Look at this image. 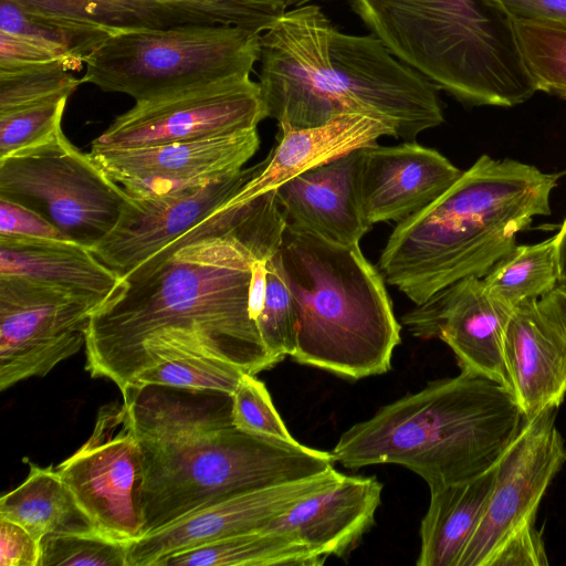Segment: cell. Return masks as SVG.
I'll return each mask as SVG.
<instances>
[{"label": "cell", "instance_id": "6da1fadb", "mask_svg": "<svg viewBox=\"0 0 566 566\" xmlns=\"http://www.w3.org/2000/svg\"><path fill=\"white\" fill-rule=\"evenodd\" d=\"M286 219L276 190L229 201L126 274L93 314L85 369L119 390L181 358L256 375L275 366L252 313L256 263L280 244Z\"/></svg>", "mask_w": 566, "mask_h": 566}, {"label": "cell", "instance_id": "7a4b0ae2", "mask_svg": "<svg viewBox=\"0 0 566 566\" xmlns=\"http://www.w3.org/2000/svg\"><path fill=\"white\" fill-rule=\"evenodd\" d=\"M120 392L143 457V536L206 505L306 479L335 462L331 452L239 429L226 391L145 384Z\"/></svg>", "mask_w": 566, "mask_h": 566}, {"label": "cell", "instance_id": "3957f363", "mask_svg": "<svg viewBox=\"0 0 566 566\" xmlns=\"http://www.w3.org/2000/svg\"><path fill=\"white\" fill-rule=\"evenodd\" d=\"M558 174L482 155L433 202L397 223L378 269L413 304L483 277L535 217L551 214Z\"/></svg>", "mask_w": 566, "mask_h": 566}, {"label": "cell", "instance_id": "277c9868", "mask_svg": "<svg viewBox=\"0 0 566 566\" xmlns=\"http://www.w3.org/2000/svg\"><path fill=\"white\" fill-rule=\"evenodd\" d=\"M523 422L507 388L461 370L354 424L331 453L348 469L402 465L434 490L468 481L495 465Z\"/></svg>", "mask_w": 566, "mask_h": 566}, {"label": "cell", "instance_id": "5b68a950", "mask_svg": "<svg viewBox=\"0 0 566 566\" xmlns=\"http://www.w3.org/2000/svg\"><path fill=\"white\" fill-rule=\"evenodd\" d=\"M279 258L297 312L292 358L350 379L387 373L401 326L359 244H335L286 222Z\"/></svg>", "mask_w": 566, "mask_h": 566}, {"label": "cell", "instance_id": "8992f818", "mask_svg": "<svg viewBox=\"0 0 566 566\" xmlns=\"http://www.w3.org/2000/svg\"><path fill=\"white\" fill-rule=\"evenodd\" d=\"M400 61L468 106L514 107L537 91L497 0H352Z\"/></svg>", "mask_w": 566, "mask_h": 566}, {"label": "cell", "instance_id": "52a82bcc", "mask_svg": "<svg viewBox=\"0 0 566 566\" xmlns=\"http://www.w3.org/2000/svg\"><path fill=\"white\" fill-rule=\"evenodd\" d=\"M260 36L232 25L118 31L84 60L81 82L142 102L250 76L260 60Z\"/></svg>", "mask_w": 566, "mask_h": 566}, {"label": "cell", "instance_id": "ba28073f", "mask_svg": "<svg viewBox=\"0 0 566 566\" xmlns=\"http://www.w3.org/2000/svg\"><path fill=\"white\" fill-rule=\"evenodd\" d=\"M439 87L395 56L374 34L354 35L332 29L323 75L307 127L346 113L388 124L395 138L413 142L444 120Z\"/></svg>", "mask_w": 566, "mask_h": 566}, {"label": "cell", "instance_id": "9c48e42d", "mask_svg": "<svg viewBox=\"0 0 566 566\" xmlns=\"http://www.w3.org/2000/svg\"><path fill=\"white\" fill-rule=\"evenodd\" d=\"M556 411L525 419L501 457L483 516L458 566L548 564L535 521L548 486L566 463Z\"/></svg>", "mask_w": 566, "mask_h": 566}, {"label": "cell", "instance_id": "30bf717a", "mask_svg": "<svg viewBox=\"0 0 566 566\" xmlns=\"http://www.w3.org/2000/svg\"><path fill=\"white\" fill-rule=\"evenodd\" d=\"M0 197L38 211L69 240L88 248L116 227L133 200L62 128L0 159Z\"/></svg>", "mask_w": 566, "mask_h": 566}, {"label": "cell", "instance_id": "8fae6325", "mask_svg": "<svg viewBox=\"0 0 566 566\" xmlns=\"http://www.w3.org/2000/svg\"><path fill=\"white\" fill-rule=\"evenodd\" d=\"M55 470L101 533L143 536V457L124 402L101 407L91 437Z\"/></svg>", "mask_w": 566, "mask_h": 566}, {"label": "cell", "instance_id": "7c38bea8", "mask_svg": "<svg viewBox=\"0 0 566 566\" xmlns=\"http://www.w3.org/2000/svg\"><path fill=\"white\" fill-rule=\"evenodd\" d=\"M96 310L59 289L0 275V389L43 377L76 354Z\"/></svg>", "mask_w": 566, "mask_h": 566}, {"label": "cell", "instance_id": "4fadbf2b", "mask_svg": "<svg viewBox=\"0 0 566 566\" xmlns=\"http://www.w3.org/2000/svg\"><path fill=\"white\" fill-rule=\"evenodd\" d=\"M268 118L260 85L238 76L136 102L92 145L149 146L254 129Z\"/></svg>", "mask_w": 566, "mask_h": 566}, {"label": "cell", "instance_id": "5bb4252c", "mask_svg": "<svg viewBox=\"0 0 566 566\" xmlns=\"http://www.w3.org/2000/svg\"><path fill=\"white\" fill-rule=\"evenodd\" d=\"M260 146L256 128L136 147L92 145L104 172L133 199L175 195L240 170Z\"/></svg>", "mask_w": 566, "mask_h": 566}, {"label": "cell", "instance_id": "9a60e30c", "mask_svg": "<svg viewBox=\"0 0 566 566\" xmlns=\"http://www.w3.org/2000/svg\"><path fill=\"white\" fill-rule=\"evenodd\" d=\"M512 311L491 295L481 277L469 276L416 304L401 323L415 337L446 343L461 370L490 378L512 392L505 357Z\"/></svg>", "mask_w": 566, "mask_h": 566}, {"label": "cell", "instance_id": "2e32d148", "mask_svg": "<svg viewBox=\"0 0 566 566\" xmlns=\"http://www.w3.org/2000/svg\"><path fill=\"white\" fill-rule=\"evenodd\" d=\"M343 475L332 467L306 479L250 491L200 507L130 542L126 566H155L158 560L180 551L262 531L298 502L337 483Z\"/></svg>", "mask_w": 566, "mask_h": 566}, {"label": "cell", "instance_id": "e0dca14e", "mask_svg": "<svg viewBox=\"0 0 566 566\" xmlns=\"http://www.w3.org/2000/svg\"><path fill=\"white\" fill-rule=\"evenodd\" d=\"M261 163L175 195L133 199L116 227L91 248L120 279L163 247L229 202Z\"/></svg>", "mask_w": 566, "mask_h": 566}, {"label": "cell", "instance_id": "ac0fdd59", "mask_svg": "<svg viewBox=\"0 0 566 566\" xmlns=\"http://www.w3.org/2000/svg\"><path fill=\"white\" fill-rule=\"evenodd\" d=\"M112 31L232 25L262 34L287 10L283 0H14Z\"/></svg>", "mask_w": 566, "mask_h": 566}, {"label": "cell", "instance_id": "d6986e66", "mask_svg": "<svg viewBox=\"0 0 566 566\" xmlns=\"http://www.w3.org/2000/svg\"><path fill=\"white\" fill-rule=\"evenodd\" d=\"M462 174L438 150L418 143L359 149L358 182L367 222L397 223L422 210Z\"/></svg>", "mask_w": 566, "mask_h": 566}, {"label": "cell", "instance_id": "ffe728a7", "mask_svg": "<svg viewBox=\"0 0 566 566\" xmlns=\"http://www.w3.org/2000/svg\"><path fill=\"white\" fill-rule=\"evenodd\" d=\"M359 149L308 169L276 189L286 222L328 242L359 244L370 230L360 203Z\"/></svg>", "mask_w": 566, "mask_h": 566}, {"label": "cell", "instance_id": "44dd1931", "mask_svg": "<svg viewBox=\"0 0 566 566\" xmlns=\"http://www.w3.org/2000/svg\"><path fill=\"white\" fill-rule=\"evenodd\" d=\"M505 357L512 394L524 420L559 408L566 397V339L539 298L513 308Z\"/></svg>", "mask_w": 566, "mask_h": 566}, {"label": "cell", "instance_id": "7402d4cb", "mask_svg": "<svg viewBox=\"0 0 566 566\" xmlns=\"http://www.w3.org/2000/svg\"><path fill=\"white\" fill-rule=\"evenodd\" d=\"M382 484L375 476L343 475L274 518L264 530L293 535L317 554L343 557L375 522Z\"/></svg>", "mask_w": 566, "mask_h": 566}, {"label": "cell", "instance_id": "603a6c76", "mask_svg": "<svg viewBox=\"0 0 566 566\" xmlns=\"http://www.w3.org/2000/svg\"><path fill=\"white\" fill-rule=\"evenodd\" d=\"M384 136L395 137L388 124L358 113L340 114L315 127L281 129L279 144L265 158L262 169L231 201L242 202L275 190L297 175L376 144Z\"/></svg>", "mask_w": 566, "mask_h": 566}, {"label": "cell", "instance_id": "cb8c5ba5", "mask_svg": "<svg viewBox=\"0 0 566 566\" xmlns=\"http://www.w3.org/2000/svg\"><path fill=\"white\" fill-rule=\"evenodd\" d=\"M0 275L42 283L91 301L97 308L122 279L91 248L71 240L0 237Z\"/></svg>", "mask_w": 566, "mask_h": 566}, {"label": "cell", "instance_id": "d4e9b609", "mask_svg": "<svg viewBox=\"0 0 566 566\" xmlns=\"http://www.w3.org/2000/svg\"><path fill=\"white\" fill-rule=\"evenodd\" d=\"M496 467L464 482L430 490L420 524L418 566H458L486 507Z\"/></svg>", "mask_w": 566, "mask_h": 566}, {"label": "cell", "instance_id": "484cf974", "mask_svg": "<svg viewBox=\"0 0 566 566\" xmlns=\"http://www.w3.org/2000/svg\"><path fill=\"white\" fill-rule=\"evenodd\" d=\"M27 479L0 500V517L25 528L39 543L51 534L99 532L52 467L29 462Z\"/></svg>", "mask_w": 566, "mask_h": 566}, {"label": "cell", "instance_id": "4316f807", "mask_svg": "<svg viewBox=\"0 0 566 566\" xmlns=\"http://www.w3.org/2000/svg\"><path fill=\"white\" fill-rule=\"evenodd\" d=\"M325 559L289 533L262 530L174 553L155 566H318Z\"/></svg>", "mask_w": 566, "mask_h": 566}, {"label": "cell", "instance_id": "83f0119b", "mask_svg": "<svg viewBox=\"0 0 566 566\" xmlns=\"http://www.w3.org/2000/svg\"><path fill=\"white\" fill-rule=\"evenodd\" d=\"M0 31L39 42L78 67L115 33L91 22L31 10L14 0H0Z\"/></svg>", "mask_w": 566, "mask_h": 566}, {"label": "cell", "instance_id": "f1b7e54d", "mask_svg": "<svg viewBox=\"0 0 566 566\" xmlns=\"http://www.w3.org/2000/svg\"><path fill=\"white\" fill-rule=\"evenodd\" d=\"M558 279L554 235L538 243L515 245L482 280L492 296L514 308L551 292Z\"/></svg>", "mask_w": 566, "mask_h": 566}, {"label": "cell", "instance_id": "f546056e", "mask_svg": "<svg viewBox=\"0 0 566 566\" xmlns=\"http://www.w3.org/2000/svg\"><path fill=\"white\" fill-rule=\"evenodd\" d=\"M524 65L536 87L566 99V19H512Z\"/></svg>", "mask_w": 566, "mask_h": 566}, {"label": "cell", "instance_id": "4dcf8cb0", "mask_svg": "<svg viewBox=\"0 0 566 566\" xmlns=\"http://www.w3.org/2000/svg\"><path fill=\"white\" fill-rule=\"evenodd\" d=\"M258 328L275 364L286 356L292 357L296 349L297 312L281 270L279 250L266 261L264 302L258 318Z\"/></svg>", "mask_w": 566, "mask_h": 566}, {"label": "cell", "instance_id": "1f68e13d", "mask_svg": "<svg viewBox=\"0 0 566 566\" xmlns=\"http://www.w3.org/2000/svg\"><path fill=\"white\" fill-rule=\"evenodd\" d=\"M65 62L0 70V113L70 97L82 84Z\"/></svg>", "mask_w": 566, "mask_h": 566}, {"label": "cell", "instance_id": "d6a6232c", "mask_svg": "<svg viewBox=\"0 0 566 566\" xmlns=\"http://www.w3.org/2000/svg\"><path fill=\"white\" fill-rule=\"evenodd\" d=\"M128 545L101 532L51 534L40 541L39 566H126Z\"/></svg>", "mask_w": 566, "mask_h": 566}, {"label": "cell", "instance_id": "836d02e7", "mask_svg": "<svg viewBox=\"0 0 566 566\" xmlns=\"http://www.w3.org/2000/svg\"><path fill=\"white\" fill-rule=\"evenodd\" d=\"M67 98L0 113V159L40 145L61 129Z\"/></svg>", "mask_w": 566, "mask_h": 566}, {"label": "cell", "instance_id": "e575fe53", "mask_svg": "<svg viewBox=\"0 0 566 566\" xmlns=\"http://www.w3.org/2000/svg\"><path fill=\"white\" fill-rule=\"evenodd\" d=\"M244 371L230 364L181 358L154 366L140 374L130 385H165L192 389H212L233 394Z\"/></svg>", "mask_w": 566, "mask_h": 566}, {"label": "cell", "instance_id": "d590c367", "mask_svg": "<svg viewBox=\"0 0 566 566\" xmlns=\"http://www.w3.org/2000/svg\"><path fill=\"white\" fill-rule=\"evenodd\" d=\"M232 419L249 433L296 441L276 411L265 385L255 375L243 374L232 394Z\"/></svg>", "mask_w": 566, "mask_h": 566}, {"label": "cell", "instance_id": "8d00e7d4", "mask_svg": "<svg viewBox=\"0 0 566 566\" xmlns=\"http://www.w3.org/2000/svg\"><path fill=\"white\" fill-rule=\"evenodd\" d=\"M0 237L69 240L56 226L38 211L2 197Z\"/></svg>", "mask_w": 566, "mask_h": 566}, {"label": "cell", "instance_id": "74e56055", "mask_svg": "<svg viewBox=\"0 0 566 566\" xmlns=\"http://www.w3.org/2000/svg\"><path fill=\"white\" fill-rule=\"evenodd\" d=\"M65 62L73 70L75 63L31 39L0 31V70L19 69Z\"/></svg>", "mask_w": 566, "mask_h": 566}, {"label": "cell", "instance_id": "f35d334b", "mask_svg": "<svg viewBox=\"0 0 566 566\" xmlns=\"http://www.w3.org/2000/svg\"><path fill=\"white\" fill-rule=\"evenodd\" d=\"M40 543L21 525L0 517V566H39Z\"/></svg>", "mask_w": 566, "mask_h": 566}, {"label": "cell", "instance_id": "ab89813d", "mask_svg": "<svg viewBox=\"0 0 566 566\" xmlns=\"http://www.w3.org/2000/svg\"><path fill=\"white\" fill-rule=\"evenodd\" d=\"M512 19H566V0H497Z\"/></svg>", "mask_w": 566, "mask_h": 566}, {"label": "cell", "instance_id": "60d3db41", "mask_svg": "<svg viewBox=\"0 0 566 566\" xmlns=\"http://www.w3.org/2000/svg\"><path fill=\"white\" fill-rule=\"evenodd\" d=\"M539 301L556 321L566 339V284H557Z\"/></svg>", "mask_w": 566, "mask_h": 566}, {"label": "cell", "instance_id": "b9f144b4", "mask_svg": "<svg viewBox=\"0 0 566 566\" xmlns=\"http://www.w3.org/2000/svg\"><path fill=\"white\" fill-rule=\"evenodd\" d=\"M556 254L558 263V284H566V217L559 231L555 234Z\"/></svg>", "mask_w": 566, "mask_h": 566}, {"label": "cell", "instance_id": "7bdbcfd3", "mask_svg": "<svg viewBox=\"0 0 566 566\" xmlns=\"http://www.w3.org/2000/svg\"><path fill=\"white\" fill-rule=\"evenodd\" d=\"M283 1L289 9L290 7L295 8V7H301V6L307 4L312 0H283Z\"/></svg>", "mask_w": 566, "mask_h": 566}, {"label": "cell", "instance_id": "ee69618b", "mask_svg": "<svg viewBox=\"0 0 566 566\" xmlns=\"http://www.w3.org/2000/svg\"><path fill=\"white\" fill-rule=\"evenodd\" d=\"M558 175H559V177H560V176H566V169H565V170H563V171H562L560 174H558Z\"/></svg>", "mask_w": 566, "mask_h": 566}]
</instances>
